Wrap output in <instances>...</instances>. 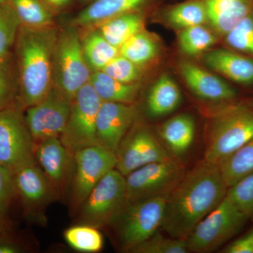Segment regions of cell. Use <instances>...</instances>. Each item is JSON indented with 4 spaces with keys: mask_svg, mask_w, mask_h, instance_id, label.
I'll use <instances>...</instances> for the list:
<instances>
[{
    "mask_svg": "<svg viewBox=\"0 0 253 253\" xmlns=\"http://www.w3.org/2000/svg\"><path fill=\"white\" fill-rule=\"evenodd\" d=\"M73 161L71 201L73 209L77 210L101 179L116 168L117 157L113 151L94 145L76 151Z\"/></svg>",
    "mask_w": 253,
    "mask_h": 253,
    "instance_id": "30bf717a",
    "label": "cell"
},
{
    "mask_svg": "<svg viewBox=\"0 0 253 253\" xmlns=\"http://www.w3.org/2000/svg\"><path fill=\"white\" fill-rule=\"evenodd\" d=\"M186 172L180 161L174 157L138 168L126 176L128 202L169 196Z\"/></svg>",
    "mask_w": 253,
    "mask_h": 253,
    "instance_id": "ba28073f",
    "label": "cell"
},
{
    "mask_svg": "<svg viewBox=\"0 0 253 253\" xmlns=\"http://www.w3.org/2000/svg\"><path fill=\"white\" fill-rule=\"evenodd\" d=\"M21 23L9 3H0V57L13 54Z\"/></svg>",
    "mask_w": 253,
    "mask_h": 253,
    "instance_id": "836d02e7",
    "label": "cell"
},
{
    "mask_svg": "<svg viewBox=\"0 0 253 253\" xmlns=\"http://www.w3.org/2000/svg\"><path fill=\"white\" fill-rule=\"evenodd\" d=\"M101 71L110 77L126 84L138 83L142 76L140 66L120 54L108 63Z\"/></svg>",
    "mask_w": 253,
    "mask_h": 253,
    "instance_id": "d590c367",
    "label": "cell"
},
{
    "mask_svg": "<svg viewBox=\"0 0 253 253\" xmlns=\"http://www.w3.org/2000/svg\"><path fill=\"white\" fill-rule=\"evenodd\" d=\"M14 172L16 196L21 200L26 214L44 222L45 208L54 199L56 189L33 159Z\"/></svg>",
    "mask_w": 253,
    "mask_h": 253,
    "instance_id": "5bb4252c",
    "label": "cell"
},
{
    "mask_svg": "<svg viewBox=\"0 0 253 253\" xmlns=\"http://www.w3.org/2000/svg\"><path fill=\"white\" fill-rule=\"evenodd\" d=\"M217 41V36L203 25L180 30L178 44L182 52L190 56L204 54Z\"/></svg>",
    "mask_w": 253,
    "mask_h": 253,
    "instance_id": "1f68e13d",
    "label": "cell"
},
{
    "mask_svg": "<svg viewBox=\"0 0 253 253\" xmlns=\"http://www.w3.org/2000/svg\"><path fill=\"white\" fill-rule=\"evenodd\" d=\"M224 253H253V228L223 249Z\"/></svg>",
    "mask_w": 253,
    "mask_h": 253,
    "instance_id": "f35d334b",
    "label": "cell"
},
{
    "mask_svg": "<svg viewBox=\"0 0 253 253\" xmlns=\"http://www.w3.org/2000/svg\"><path fill=\"white\" fill-rule=\"evenodd\" d=\"M66 243L78 252H99L104 246V239L99 229L87 224L71 226L63 233Z\"/></svg>",
    "mask_w": 253,
    "mask_h": 253,
    "instance_id": "4dcf8cb0",
    "label": "cell"
},
{
    "mask_svg": "<svg viewBox=\"0 0 253 253\" xmlns=\"http://www.w3.org/2000/svg\"><path fill=\"white\" fill-rule=\"evenodd\" d=\"M168 196L128 202L125 206L111 224L123 251L129 252L161 228Z\"/></svg>",
    "mask_w": 253,
    "mask_h": 253,
    "instance_id": "5b68a950",
    "label": "cell"
},
{
    "mask_svg": "<svg viewBox=\"0 0 253 253\" xmlns=\"http://www.w3.org/2000/svg\"><path fill=\"white\" fill-rule=\"evenodd\" d=\"M228 188L253 174V138L218 166Z\"/></svg>",
    "mask_w": 253,
    "mask_h": 253,
    "instance_id": "484cf974",
    "label": "cell"
},
{
    "mask_svg": "<svg viewBox=\"0 0 253 253\" xmlns=\"http://www.w3.org/2000/svg\"><path fill=\"white\" fill-rule=\"evenodd\" d=\"M228 189L218 166L203 159L168 196L161 228L170 237L186 240L224 200Z\"/></svg>",
    "mask_w": 253,
    "mask_h": 253,
    "instance_id": "6da1fadb",
    "label": "cell"
},
{
    "mask_svg": "<svg viewBox=\"0 0 253 253\" xmlns=\"http://www.w3.org/2000/svg\"><path fill=\"white\" fill-rule=\"evenodd\" d=\"M101 104L102 101L89 83L75 96L67 124L60 136L71 156L79 150L98 145L96 122Z\"/></svg>",
    "mask_w": 253,
    "mask_h": 253,
    "instance_id": "9c48e42d",
    "label": "cell"
},
{
    "mask_svg": "<svg viewBox=\"0 0 253 253\" xmlns=\"http://www.w3.org/2000/svg\"><path fill=\"white\" fill-rule=\"evenodd\" d=\"M229 49L253 59V9L224 38Z\"/></svg>",
    "mask_w": 253,
    "mask_h": 253,
    "instance_id": "d6a6232c",
    "label": "cell"
},
{
    "mask_svg": "<svg viewBox=\"0 0 253 253\" xmlns=\"http://www.w3.org/2000/svg\"><path fill=\"white\" fill-rule=\"evenodd\" d=\"M34 157L56 190L64 184L72 164L73 156L59 137L50 138L36 144Z\"/></svg>",
    "mask_w": 253,
    "mask_h": 253,
    "instance_id": "e0dca14e",
    "label": "cell"
},
{
    "mask_svg": "<svg viewBox=\"0 0 253 253\" xmlns=\"http://www.w3.org/2000/svg\"><path fill=\"white\" fill-rule=\"evenodd\" d=\"M203 61L208 68L236 84L253 86V59L247 55L229 49L206 51Z\"/></svg>",
    "mask_w": 253,
    "mask_h": 253,
    "instance_id": "ac0fdd59",
    "label": "cell"
},
{
    "mask_svg": "<svg viewBox=\"0 0 253 253\" xmlns=\"http://www.w3.org/2000/svg\"><path fill=\"white\" fill-rule=\"evenodd\" d=\"M158 132L168 151L179 161L194 144L196 123L191 115L181 113L163 123Z\"/></svg>",
    "mask_w": 253,
    "mask_h": 253,
    "instance_id": "44dd1931",
    "label": "cell"
},
{
    "mask_svg": "<svg viewBox=\"0 0 253 253\" xmlns=\"http://www.w3.org/2000/svg\"><path fill=\"white\" fill-rule=\"evenodd\" d=\"M127 203L126 176L114 168L96 184L78 209V224L98 229L111 226Z\"/></svg>",
    "mask_w": 253,
    "mask_h": 253,
    "instance_id": "52a82bcc",
    "label": "cell"
},
{
    "mask_svg": "<svg viewBox=\"0 0 253 253\" xmlns=\"http://www.w3.org/2000/svg\"><path fill=\"white\" fill-rule=\"evenodd\" d=\"M8 2H9V0H0L1 4H6Z\"/></svg>",
    "mask_w": 253,
    "mask_h": 253,
    "instance_id": "7bdbcfd3",
    "label": "cell"
},
{
    "mask_svg": "<svg viewBox=\"0 0 253 253\" xmlns=\"http://www.w3.org/2000/svg\"><path fill=\"white\" fill-rule=\"evenodd\" d=\"M19 83L14 54L0 57V111L20 104Z\"/></svg>",
    "mask_w": 253,
    "mask_h": 253,
    "instance_id": "f546056e",
    "label": "cell"
},
{
    "mask_svg": "<svg viewBox=\"0 0 253 253\" xmlns=\"http://www.w3.org/2000/svg\"><path fill=\"white\" fill-rule=\"evenodd\" d=\"M8 230H9V226L7 225V221L0 219V234L6 232Z\"/></svg>",
    "mask_w": 253,
    "mask_h": 253,
    "instance_id": "b9f144b4",
    "label": "cell"
},
{
    "mask_svg": "<svg viewBox=\"0 0 253 253\" xmlns=\"http://www.w3.org/2000/svg\"><path fill=\"white\" fill-rule=\"evenodd\" d=\"M142 15L133 11L116 16L96 26L110 44L119 49L129 38L144 30Z\"/></svg>",
    "mask_w": 253,
    "mask_h": 253,
    "instance_id": "cb8c5ba5",
    "label": "cell"
},
{
    "mask_svg": "<svg viewBox=\"0 0 253 253\" xmlns=\"http://www.w3.org/2000/svg\"><path fill=\"white\" fill-rule=\"evenodd\" d=\"M83 1H91V0H83Z\"/></svg>",
    "mask_w": 253,
    "mask_h": 253,
    "instance_id": "ee69618b",
    "label": "cell"
},
{
    "mask_svg": "<svg viewBox=\"0 0 253 253\" xmlns=\"http://www.w3.org/2000/svg\"><path fill=\"white\" fill-rule=\"evenodd\" d=\"M116 169L125 176L149 163L173 156L144 123L134 121L116 152Z\"/></svg>",
    "mask_w": 253,
    "mask_h": 253,
    "instance_id": "7c38bea8",
    "label": "cell"
},
{
    "mask_svg": "<svg viewBox=\"0 0 253 253\" xmlns=\"http://www.w3.org/2000/svg\"><path fill=\"white\" fill-rule=\"evenodd\" d=\"M179 70L186 84L198 97L212 102L232 103L237 90L224 79L189 61L179 63Z\"/></svg>",
    "mask_w": 253,
    "mask_h": 253,
    "instance_id": "2e32d148",
    "label": "cell"
},
{
    "mask_svg": "<svg viewBox=\"0 0 253 253\" xmlns=\"http://www.w3.org/2000/svg\"><path fill=\"white\" fill-rule=\"evenodd\" d=\"M21 26L39 28L54 26V16L47 5L41 0H9Z\"/></svg>",
    "mask_w": 253,
    "mask_h": 253,
    "instance_id": "4316f807",
    "label": "cell"
},
{
    "mask_svg": "<svg viewBox=\"0 0 253 253\" xmlns=\"http://www.w3.org/2000/svg\"><path fill=\"white\" fill-rule=\"evenodd\" d=\"M24 250L22 245L10 236L9 231L0 234V253H21Z\"/></svg>",
    "mask_w": 253,
    "mask_h": 253,
    "instance_id": "ab89813d",
    "label": "cell"
},
{
    "mask_svg": "<svg viewBox=\"0 0 253 253\" xmlns=\"http://www.w3.org/2000/svg\"><path fill=\"white\" fill-rule=\"evenodd\" d=\"M165 18L171 26L179 30L208 23L206 8L199 0L174 5L166 11Z\"/></svg>",
    "mask_w": 253,
    "mask_h": 253,
    "instance_id": "f1b7e54d",
    "label": "cell"
},
{
    "mask_svg": "<svg viewBox=\"0 0 253 253\" xmlns=\"http://www.w3.org/2000/svg\"><path fill=\"white\" fill-rule=\"evenodd\" d=\"M71 103L53 87L44 99L25 109V121L35 144L60 138L67 124Z\"/></svg>",
    "mask_w": 253,
    "mask_h": 253,
    "instance_id": "4fadbf2b",
    "label": "cell"
},
{
    "mask_svg": "<svg viewBox=\"0 0 253 253\" xmlns=\"http://www.w3.org/2000/svg\"><path fill=\"white\" fill-rule=\"evenodd\" d=\"M35 146L21 105L0 111V165L16 170L35 159Z\"/></svg>",
    "mask_w": 253,
    "mask_h": 253,
    "instance_id": "8fae6325",
    "label": "cell"
},
{
    "mask_svg": "<svg viewBox=\"0 0 253 253\" xmlns=\"http://www.w3.org/2000/svg\"><path fill=\"white\" fill-rule=\"evenodd\" d=\"M146 0H93L71 22L78 28H93L116 16L135 11Z\"/></svg>",
    "mask_w": 253,
    "mask_h": 253,
    "instance_id": "ffe728a7",
    "label": "cell"
},
{
    "mask_svg": "<svg viewBox=\"0 0 253 253\" xmlns=\"http://www.w3.org/2000/svg\"><path fill=\"white\" fill-rule=\"evenodd\" d=\"M16 194L14 172L0 165V219L6 221L10 206Z\"/></svg>",
    "mask_w": 253,
    "mask_h": 253,
    "instance_id": "74e56055",
    "label": "cell"
},
{
    "mask_svg": "<svg viewBox=\"0 0 253 253\" xmlns=\"http://www.w3.org/2000/svg\"><path fill=\"white\" fill-rule=\"evenodd\" d=\"M181 101V91L176 82L169 75L163 74L150 88L146 110L151 117H163L175 111Z\"/></svg>",
    "mask_w": 253,
    "mask_h": 253,
    "instance_id": "7402d4cb",
    "label": "cell"
},
{
    "mask_svg": "<svg viewBox=\"0 0 253 253\" xmlns=\"http://www.w3.org/2000/svg\"><path fill=\"white\" fill-rule=\"evenodd\" d=\"M137 110L133 104L102 102L96 117L97 144L117 152L124 136L134 124Z\"/></svg>",
    "mask_w": 253,
    "mask_h": 253,
    "instance_id": "9a60e30c",
    "label": "cell"
},
{
    "mask_svg": "<svg viewBox=\"0 0 253 253\" xmlns=\"http://www.w3.org/2000/svg\"><path fill=\"white\" fill-rule=\"evenodd\" d=\"M78 28L69 25L59 30L53 56V87L72 102L78 91L89 83Z\"/></svg>",
    "mask_w": 253,
    "mask_h": 253,
    "instance_id": "277c9868",
    "label": "cell"
},
{
    "mask_svg": "<svg viewBox=\"0 0 253 253\" xmlns=\"http://www.w3.org/2000/svg\"><path fill=\"white\" fill-rule=\"evenodd\" d=\"M206 8L208 23L224 38L253 9V0H199Z\"/></svg>",
    "mask_w": 253,
    "mask_h": 253,
    "instance_id": "d6986e66",
    "label": "cell"
},
{
    "mask_svg": "<svg viewBox=\"0 0 253 253\" xmlns=\"http://www.w3.org/2000/svg\"><path fill=\"white\" fill-rule=\"evenodd\" d=\"M249 218L226 196L186 239L189 253L215 251L235 236Z\"/></svg>",
    "mask_w": 253,
    "mask_h": 253,
    "instance_id": "8992f818",
    "label": "cell"
},
{
    "mask_svg": "<svg viewBox=\"0 0 253 253\" xmlns=\"http://www.w3.org/2000/svg\"><path fill=\"white\" fill-rule=\"evenodd\" d=\"M253 138V108L227 105L212 120L204 160L219 166Z\"/></svg>",
    "mask_w": 253,
    "mask_h": 253,
    "instance_id": "3957f363",
    "label": "cell"
},
{
    "mask_svg": "<svg viewBox=\"0 0 253 253\" xmlns=\"http://www.w3.org/2000/svg\"><path fill=\"white\" fill-rule=\"evenodd\" d=\"M159 46L144 30L136 33L119 48V54L142 68L157 57Z\"/></svg>",
    "mask_w": 253,
    "mask_h": 253,
    "instance_id": "83f0119b",
    "label": "cell"
},
{
    "mask_svg": "<svg viewBox=\"0 0 253 253\" xmlns=\"http://www.w3.org/2000/svg\"><path fill=\"white\" fill-rule=\"evenodd\" d=\"M50 9H59L66 6L71 0H44Z\"/></svg>",
    "mask_w": 253,
    "mask_h": 253,
    "instance_id": "60d3db41",
    "label": "cell"
},
{
    "mask_svg": "<svg viewBox=\"0 0 253 253\" xmlns=\"http://www.w3.org/2000/svg\"><path fill=\"white\" fill-rule=\"evenodd\" d=\"M226 196L253 220V174L229 187Z\"/></svg>",
    "mask_w": 253,
    "mask_h": 253,
    "instance_id": "8d00e7d4",
    "label": "cell"
},
{
    "mask_svg": "<svg viewBox=\"0 0 253 253\" xmlns=\"http://www.w3.org/2000/svg\"><path fill=\"white\" fill-rule=\"evenodd\" d=\"M59 29L20 26L13 50L23 109L36 104L53 88V56Z\"/></svg>",
    "mask_w": 253,
    "mask_h": 253,
    "instance_id": "7a4b0ae2",
    "label": "cell"
},
{
    "mask_svg": "<svg viewBox=\"0 0 253 253\" xmlns=\"http://www.w3.org/2000/svg\"><path fill=\"white\" fill-rule=\"evenodd\" d=\"M81 37L83 54L91 72L103 68L119 55V49L110 44L96 28H87Z\"/></svg>",
    "mask_w": 253,
    "mask_h": 253,
    "instance_id": "d4e9b609",
    "label": "cell"
},
{
    "mask_svg": "<svg viewBox=\"0 0 253 253\" xmlns=\"http://www.w3.org/2000/svg\"><path fill=\"white\" fill-rule=\"evenodd\" d=\"M89 83L102 102L133 104L141 89L139 83H121L101 71L91 73Z\"/></svg>",
    "mask_w": 253,
    "mask_h": 253,
    "instance_id": "603a6c76",
    "label": "cell"
},
{
    "mask_svg": "<svg viewBox=\"0 0 253 253\" xmlns=\"http://www.w3.org/2000/svg\"><path fill=\"white\" fill-rule=\"evenodd\" d=\"M129 253H187L186 240L166 238L156 232L149 239L137 245Z\"/></svg>",
    "mask_w": 253,
    "mask_h": 253,
    "instance_id": "e575fe53",
    "label": "cell"
}]
</instances>
